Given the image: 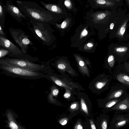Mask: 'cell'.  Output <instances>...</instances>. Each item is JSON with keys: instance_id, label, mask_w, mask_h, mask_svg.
Masks as SVG:
<instances>
[{"instance_id": "obj_39", "label": "cell", "mask_w": 129, "mask_h": 129, "mask_svg": "<svg viewBox=\"0 0 129 129\" xmlns=\"http://www.w3.org/2000/svg\"><path fill=\"white\" fill-rule=\"evenodd\" d=\"M116 2L119 3L120 4H121V2L122 0H114Z\"/></svg>"}, {"instance_id": "obj_6", "label": "cell", "mask_w": 129, "mask_h": 129, "mask_svg": "<svg viewBox=\"0 0 129 129\" xmlns=\"http://www.w3.org/2000/svg\"><path fill=\"white\" fill-rule=\"evenodd\" d=\"M25 8L28 14L35 19L42 22H47L49 20L47 13L35 8L26 7Z\"/></svg>"}, {"instance_id": "obj_12", "label": "cell", "mask_w": 129, "mask_h": 129, "mask_svg": "<svg viewBox=\"0 0 129 129\" xmlns=\"http://www.w3.org/2000/svg\"><path fill=\"white\" fill-rule=\"evenodd\" d=\"M44 6L51 12L57 13H60L62 12V10L58 6L54 4H45L41 2Z\"/></svg>"}, {"instance_id": "obj_37", "label": "cell", "mask_w": 129, "mask_h": 129, "mask_svg": "<svg viewBox=\"0 0 129 129\" xmlns=\"http://www.w3.org/2000/svg\"><path fill=\"white\" fill-rule=\"evenodd\" d=\"M87 45L89 47H91L93 46V44L91 43H89L87 44Z\"/></svg>"}, {"instance_id": "obj_20", "label": "cell", "mask_w": 129, "mask_h": 129, "mask_svg": "<svg viewBox=\"0 0 129 129\" xmlns=\"http://www.w3.org/2000/svg\"><path fill=\"white\" fill-rule=\"evenodd\" d=\"M81 105L82 110L87 114L88 115V111L87 106L84 100L82 98H81Z\"/></svg>"}, {"instance_id": "obj_33", "label": "cell", "mask_w": 129, "mask_h": 129, "mask_svg": "<svg viewBox=\"0 0 129 129\" xmlns=\"http://www.w3.org/2000/svg\"><path fill=\"white\" fill-rule=\"evenodd\" d=\"M74 128L78 129H82L83 128V127L81 124H79L77 125V126L75 127Z\"/></svg>"}, {"instance_id": "obj_17", "label": "cell", "mask_w": 129, "mask_h": 129, "mask_svg": "<svg viewBox=\"0 0 129 129\" xmlns=\"http://www.w3.org/2000/svg\"><path fill=\"white\" fill-rule=\"evenodd\" d=\"M116 68L129 74V61H126L117 66Z\"/></svg>"}, {"instance_id": "obj_24", "label": "cell", "mask_w": 129, "mask_h": 129, "mask_svg": "<svg viewBox=\"0 0 129 129\" xmlns=\"http://www.w3.org/2000/svg\"><path fill=\"white\" fill-rule=\"evenodd\" d=\"M59 122L62 125H64L67 122V119L66 118L62 119L59 121Z\"/></svg>"}, {"instance_id": "obj_28", "label": "cell", "mask_w": 129, "mask_h": 129, "mask_svg": "<svg viewBox=\"0 0 129 129\" xmlns=\"http://www.w3.org/2000/svg\"><path fill=\"white\" fill-rule=\"evenodd\" d=\"M57 67L58 69L61 70H63L65 68V66L62 64H58Z\"/></svg>"}, {"instance_id": "obj_26", "label": "cell", "mask_w": 129, "mask_h": 129, "mask_svg": "<svg viewBox=\"0 0 129 129\" xmlns=\"http://www.w3.org/2000/svg\"><path fill=\"white\" fill-rule=\"evenodd\" d=\"M59 92V91L58 89H55L52 90V93L53 95L56 96L58 95Z\"/></svg>"}, {"instance_id": "obj_2", "label": "cell", "mask_w": 129, "mask_h": 129, "mask_svg": "<svg viewBox=\"0 0 129 129\" xmlns=\"http://www.w3.org/2000/svg\"><path fill=\"white\" fill-rule=\"evenodd\" d=\"M0 68L7 75L13 77L31 79L45 77V75L40 72L18 67L2 65Z\"/></svg>"}, {"instance_id": "obj_22", "label": "cell", "mask_w": 129, "mask_h": 129, "mask_svg": "<svg viewBox=\"0 0 129 129\" xmlns=\"http://www.w3.org/2000/svg\"><path fill=\"white\" fill-rule=\"evenodd\" d=\"M107 82H99L96 84V87L98 89H100L102 88L106 84Z\"/></svg>"}, {"instance_id": "obj_32", "label": "cell", "mask_w": 129, "mask_h": 129, "mask_svg": "<svg viewBox=\"0 0 129 129\" xmlns=\"http://www.w3.org/2000/svg\"><path fill=\"white\" fill-rule=\"evenodd\" d=\"M3 15V11L2 7L1 5H0V16L1 17Z\"/></svg>"}, {"instance_id": "obj_13", "label": "cell", "mask_w": 129, "mask_h": 129, "mask_svg": "<svg viewBox=\"0 0 129 129\" xmlns=\"http://www.w3.org/2000/svg\"><path fill=\"white\" fill-rule=\"evenodd\" d=\"M8 9L12 14L18 17L25 18V16L21 13L19 10L15 6L8 4L7 6Z\"/></svg>"}, {"instance_id": "obj_18", "label": "cell", "mask_w": 129, "mask_h": 129, "mask_svg": "<svg viewBox=\"0 0 129 129\" xmlns=\"http://www.w3.org/2000/svg\"><path fill=\"white\" fill-rule=\"evenodd\" d=\"M50 78L56 84L61 87H64L67 88H69V87L63 83L60 80L56 78L55 77L53 76H50Z\"/></svg>"}, {"instance_id": "obj_3", "label": "cell", "mask_w": 129, "mask_h": 129, "mask_svg": "<svg viewBox=\"0 0 129 129\" xmlns=\"http://www.w3.org/2000/svg\"><path fill=\"white\" fill-rule=\"evenodd\" d=\"M109 50L117 63L121 64L129 59V41L127 43H112L109 47Z\"/></svg>"}, {"instance_id": "obj_1", "label": "cell", "mask_w": 129, "mask_h": 129, "mask_svg": "<svg viewBox=\"0 0 129 129\" xmlns=\"http://www.w3.org/2000/svg\"><path fill=\"white\" fill-rule=\"evenodd\" d=\"M129 15H119L113 29L110 32L111 38H116L120 42H126L129 39L127 28L129 26Z\"/></svg>"}, {"instance_id": "obj_23", "label": "cell", "mask_w": 129, "mask_h": 129, "mask_svg": "<svg viewBox=\"0 0 129 129\" xmlns=\"http://www.w3.org/2000/svg\"><path fill=\"white\" fill-rule=\"evenodd\" d=\"M64 4L65 6L69 8H71L72 7L71 3L70 0H65Z\"/></svg>"}, {"instance_id": "obj_25", "label": "cell", "mask_w": 129, "mask_h": 129, "mask_svg": "<svg viewBox=\"0 0 129 129\" xmlns=\"http://www.w3.org/2000/svg\"><path fill=\"white\" fill-rule=\"evenodd\" d=\"M107 127V124L106 120L104 121L102 124V128L103 129H106Z\"/></svg>"}, {"instance_id": "obj_29", "label": "cell", "mask_w": 129, "mask_h": 129, "mask_svg": "<svg viewBox=\"0 0 129 129\" xmlns=\"http://www.w3.org/2000/svg\"><path fill=\"white\" fill-rule=\"evenodd\" d=\"M87 34V31L85 29L81 33V35L82 36H84Z\"/></svg>"}, {"instance_id": "obj_14", "label": "cell", "mask_w": 129, "mask_h": 129, "mask_svg": "<svg viewBox=\"0 0 129 129\" xmlns=\"http://www.w3.org/2000/svg\"><path fill=\"white\" fill-rule=\"evenodd\" d=\"M11 112H8L7 114L9 121V127L12 129H20V128L16 122L13 119V115Z\"/></svg>"}, {"instance_id": "obj_19", "label": "cell", "mask_w": 129, "mask_h": 129, "mask_svg": "<svg viewBox=\"0 0 129 129\" xmlns=\"http://www.w3.org/2000/svg\"><path fill=\"white\" fill-rule=\"evenodd\" d=\"M121 101L120 99H114L109 102L105 105V107L109 108L113 107L116 104Z\"/></svg>"}, {"instance_id": "obj_34", "label": "cell", "mask_w": 129, "mask_h": 129, "mask_svg": "<svg viewBox=\"0 0 129 129\" xmlns=\"http://www.w3.org/2000/svg\"><path fill=\"white\" fill-rule=\"evenodd\" d=\"M77 106V105L76 104H72L70 106V108L71 109H73L75 108Z\"/></svg>"}, {"instance_id": "obj_7", "label": "cell", "mask_w": 129, "mask_h": 129, "mask_svg": "<svg viewBox=\"0 0 129 129\" xmlns=\"http://www.w3.org/2000/svg\"><path fill=\"white\" fill-rule=\"evenodd\" d=\"M0 45L15 55H20L22 51L11 41L1 35L0 36Z\"/></svg>"}, {"instance_id": "obj_11", "label": "cell", "mask_w": 129, "mask_h": 129, "mask_svg": "<svg viewBox=\"0 0 129 129\" xmlns=\"http://www.w3.org/2000/svg\"><path fill=\"white\" fill-rule=\"evenodd\" d=\"M129 121V119L123 116L118 117L114 121L113 125L115 128H118L127 124Z\"/></svg>"}, {"instance_id": "obj_4", "label": "cell", "mask_w": 129, "mask_h": 129, "mask_svg": "<svg viewBox=\"0 0 129 129\" xmlns=\"http://www.w3.org/2000/svg\"><path fill=\"white\" fill-rule=\"evenodd\" d=\"M0 63L5 65L37 71L42 70L44 66L31 62L26 60L15 58H6L1 59Z\"/></svg>"}, {"instance_id": "obj_31", "label": "cell", "mask_w": 129, "mask_h": 129, "mask_svg": "<svg viewBox=\"0 0 129 129\" xmlns=\"http://www.w3.org/2000/svg\"><path fill=\"white\" fill-rule=\"evenodd\" d=\"M67 25V22L66 21H63L61 25V27L62 28H64Z\"/></svg>"}, {"instance_id": "obj_15", "label": "cell", "mask_w": 129, "mask_h": 129, "mask_svg": "<svg viewBox=\"0 0 129 129\" xmlns=\"http://www.w3.org/2000/svg\"><path fill=\"white\" fill-rule=\"evenodd\" d=\"M124 92V90L123 89L116 90L110 94L108 98V99L110 100L120 97L123 94Z\"/></svg>"}, {"instance_id": "obj_40", "label": "cell", "mask_w": 129, "mask_h": 129, "mask_svg": "<svg viewBox=\"0 0 129 129\" xmlns=\"http://www.w3.org/2000/svg\"><path fill=\"white\" fill-rule=\"evenodd\" d=\"M17 2L19 4H21L22 3V2L20 1H17Z\"/></svg>"}, {"instance_id": "obj_21", "label": "cell", "mask_w": 129, "mask_h": 129, "mask_svg": "<svg viewBox=\"0 0 129 129\" xmlns=\"http://www.w3.org/2000/svg\"><path fill=\"white\" fill-rule=\"evenodd\" d=\"M10 51L7 49L3 48L0 49V58H1L8 54Z\"/></svg>"}, {"instance_id": "obj_16", "label": "cell", "mask_w": 129, "mask_h": 129, "mask_svg": "<svg viewBox=\"0 0 129 129\" xmlns=\"http://www.w3.org/2000/svg\"><path fill=\"white\" fill-rule=\"evenodd\" d=\"M107 60L108 67L110 70H111L115 66V63L116 61V59L112 54L109 53Z\"/></svg>"}, {"instance_id": "obj_38", "label": "cell", "mask_w": 129, "mask_h": 129, "mask_svg": "<svg viewBox=\"0 0 129 129\" xmlns=\"http://www.w3.org/2000/svg\"><path fill=\"white\" fill-rule=\"evenodd\" d=\"M127 6L129 7V0H124Z\"/></svg>"}, {"instance_id": "obj_36", "label": "cell", "mask_w": 129, "mask_h": 129, "mask_svg": "<svg viewBox=\"0 0 129 129\" xmlns=\"http://www.w3.org/2000/svg\"><path fill=\"white\" fill-rule=\"evenodd\" d=\"M79 64L81 66H83L84 65V62L83 61L80 60L79 62Z\"/></svg>"}, {"instance_id": "obj_9", "label": "cell", "mask_w": 129, "mask_h": 129, "mask_svg": "<svg viewBox=\"0 0 129 129\" xmlns=\"http://www.w3.org/2000/svg\"><path fill=\"white\" fill-rule=\"evenodd\" d=\"M34 29L37 36L44 42H47L49 39V34L47 30L36 26Z\"/></svg>"}, {"instance_id": "obj_30", "label": "cell", "mask_w": 129, "mask_h": 129, "mask_svg": "<svg viewBox=\"0 0 129 129\" xmlns=\"http://www.w3.org/2000/svg\"><path fill=\"white\" fill-rule=\"evenodd\" d=\"M71 96V94L69 92H67L65 93L63 95V97L66 98H69Z\"/></svg>"}, {"instance_id": "obj_8", "label": "cell", "mask_w": 129, "mask_h": 129, "mask_svg": "<svg viewBox=\"0 0 129 129\" xmlns=\"http://www.w3.org/2000/svg\"><path fill=\"white\" fill-rule=\"evenodd\" d=\"M112 109L120 111H129V96L126 97L116 104L113 106Z\"/></svg>"}, {"instance_id": "obj_27", "label": "cell", "mask_w": 129, "mask_h": 129, "mask_svg": "<svg viewBox=\"0 0 129 129\" xmlns=\"http://www.w3.org/2000/svg\"><path fill=\"white\" fill-rule=\"evenodd\" d=\"M90 122L91 125V128L92 129H96V128L93 120H90Z\"/></svg>"}, {"instance_id": "obj_10", "label": "cell", "mask_w": 129, "mask_h": 129, "mask_svg": "<svg viewBox=\"0 0 129 129\" xmlns=\"http://www.w3.org/2000/svg\"><path fill=\"white\" fill-rule=\"evenodd\" d=\"M115 75L117 80L120 82L129 85V75L128 73L120 71L117 69Z\"/></svg>"}, {"instance_id": "obj_5", "label": "cell", "mask_w": 129, "mask_h": 129, "mask_svg": "<svg viewBox=\"0 0 129 129\" xmlns=\"http://www.w3.org/2000/svg\"><path fill=\"white\" fill-rule=\"evenodd\" d=\"M11 35L24 53L26 52L28 45L31 44L28 36L24 32L14 30L10 31Z\"/></svg>"}, {"instance_id": "obj_35", "label": "cell", "mask_w": 129, "mask_h": 129, "mask_svg": "<svg viewBox=\"0 0 129 129\" xmlns=\"http://www.w3.org/2000/svg\"><path fill=\"white\" fill-rule=\"evenodd\" d=\"M0 34L1 35H4V34L1 25H0Z\"/></svg>"}]
</instances>
